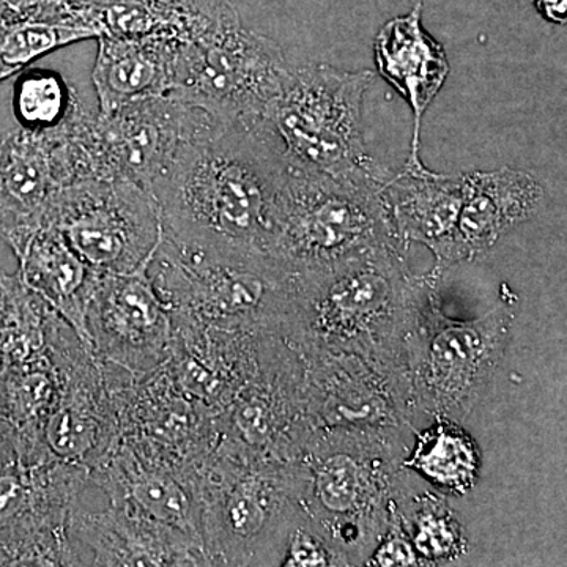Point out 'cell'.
I'll list each match as a JSON object with an SVG mask.
<instances>
[{
    "instance_id": "9a60e30c",
    "label": "cell",
    "mask_w": 567,
    "mask_h": 567,
    "mask_svg": "<svg viewBox=\"0 0 567 567\" xmlns=\"http://www.w3.org/2000/svg\"><path fill=\"white\" fill-rule=\"evenodd\" d=\"M74 566H210L200 540L164 527L121 503L70 517Z\"/></svg>"
},
{
    "instance_id": "7402d4cb",
    "label": "cell",
    "mask_w": 567,
    "mask_h": 567,
    "mask_svg": "<svg viewBox=\"0 0 567 567\" xmlns=\"http://www.w3.org/2000/svg\"><path fill=\"white\" fill-rule=\"evenodd\" d=\"M17 259L22 284L43 298L89 349L85 315L100 275L47 224L29 238Z\"/></svg>"
},
{
    "instance_id": "ac0fdd59",
    "label": "cell",
    "mask_w": 567,
    "mask_h": 567,
    "mask_svg": "<svg viewBox=\"0 0 567 567\" xmlns=\"http://www.w3.org/2000/svg\"><path fill=\"white\" fill-rule=\"evenodd\" d=\"M423 0L404 17L388 21L374 41L377 70L412 107V151L405 166L423 167L420 158L423 117L450 74L445 48L424 31Z\"/></svg>"
},
{
    "instance_id": "5bb4252c",
    "label": "cell",
    "mask_w": 567,
    "mask_h": 567,
    "mask_svg": "<svg viewBox=\"0 0 567 567\" xmlns=\"http://www.w3.org/2000/svg\"><path fill=\"white\" fill-rule=\"evenodd\" d=\"M89 480L107 502L203 543L196 464L148 440L118 436L106 457L89 470Z\"/></svg>"
},
{
    "instance_id": "8992f818",
    "label": "cell",
    "mask_w": 567,
    "mask_h": 567,
    "mask_svg": "<svg viewBox=\"0 0 567 567\" xmlns=\"http://www.w3.org/2000/svg\"><path fill=\"white\" fill-rule=\"evenodd\" d=\"M147 275L175 320L278 336L295 282V274L262 252L207 251L164 237Z\"/></svg>"
},
{
    "instance_id": "d6986e66",
    "label": "cell",
    "mask_w": 567,
    "mask_h": 567,
    "mask_svg": "<svg viewBox=\"0 0 567 567\" xmlns=\"http://www.w3.org/2000/svg\"><path fill=\"white\" fill-rule=\"evenodd\" d=\"M395 237L406 248L424 245L436 265L454 264V241L462 207V174H439L409 167L391 174L383 185Z\"/></svg>"
},
{
    "instance_id": "603a6c76",
    "label": "cell",
    "mask_w": 567,
    "mask_h": 567,
    "mask_svg": "<svg viewBox=\"0 0 567 567\" xmlns=\"http://www.w3.org/2000/svg\"><path fill=\"white\" fill-rule=\"evenodd\" d=\"M91 39L92 33L74 22L63 0L28 9L0 3V84L43 55Z\"/></svg>"
},
{
    "instance_id": "e0dca14e",
    "label": "cell",
    "mask_w": 567,
    "mask_h": 567,
    "mask_svg": "<svg viewBox=\"0 0 567 567\" xmlns=\"http://www.w3.org/2000/svg\"><path fill=\"white\" fill-rule=\"evenodd\" d=\"M61 128H21L0 141V240L14 256L43 226L48 208L62 188L55 166Z\"/></svg>"
},
{
    "instance_id": "7c38bea8",
    "label": "cell",
    "mask_w": 567,
    "mask_h": 567,
    "mask_svg": "<svg viewBox=\"0 0 567 567\" xmlns=\"http://www.w3.org/2000/svg\"><path fill=\"white\" fill-rule=\"evenodd\" d=\"M91 486L84 466L20 458L0 470V565L74 566L70 517Z\"/></svg>"
},
{
    "instance_id": "f1b7e54d",
    "label": "cell",
    "mask_w": 567,
    "mask_h": 567,
    "mask_svg": "<svg viewBox=\"0 0 567 567\" xmlns=\"http://www.w3.org/2000/svg\"><path fill=\"white\" fill-rule=\"evenodd\" d=\"M537 13L551 24H566L567 0H535Z\"/></svg>"
},
{
    "instance_id": "9c48e42d",
    "label": "cell",
    "mask_w": 567,
    "mask_h": 567,
    "mask_svg": "<svg viewBox=\"0 0 567 567\" xmlns=\"http://www.w3.org/2000/svg\"><path fill=\"white\" fill-rule=\"evenodd\" d=\"M511 327L513 316L503 309L473 322L446 319L435 276H424L404 339V374L416 410L464 420L498 369Z\"/></svg>"
},
{
    "instance_id": "52a82bcc",
    "label": "cell",
    "mask_w": 567,
    "mask_h": 567,
    "mask_svg": "<svg viewBox=\"0 0 567 567\" xmlns=\"http://www.w3.org/2000/svg\"><path fill=\"white\" fill-rule=\"evenodd\" d=\"M218 122L171 96L112 112H89L81 103L55 147L59 181L62 188L84 181L132 182L152 193L183 145Z\"/></svg>"
},
{
    "instance_id": "277c9868",
    "label": "cell",
    "mask_w": 567,
    "mask_h": 567,
    "mask_svg": "<svg viewBox=\"0 0 567 567\" xmlns=\"http://www.w3.org/2000/svg\"><path fill=\"white\" fill-rule=\"evenodd\" d=\"M200 536L210 566L281 565L305 520L295 461H259L215 445L197 464Z\"/></svg>"
},
{
    "instance_id": "d4e9b609",
    "label": "cell",
    "mask_w": 567,
    "mask_h": 567,
    "mask_svg": "<svg viewBox=\"0 0 567 567\" xmlns=\"http://www.w3.org/2000/svg\"><path fill=\"white\" fill-rule=\"evenodd\" d=\"M394 511L421 565H445L464 557V532L443 499L432 494L410 495L404 486L395 496Z\"/></svg>"
},
{
    "instance_id": "5b68a950",
    "label": "cell",
    "mask_w": 567,
    "mask_h": 567,
    "mask_svg": "<svg viewBox=\"0 0 567 567\" xmlns=\"http://www.w3.org/2000/svg\"><path fill=\"white\" fill-rule=\"evenodd\" d=\"M385 183L289 167L262 252L284 270L303 275L379 246H402L383 196Z\"/></svg>"
},
{
    "instance_id": "cb8c5ba5",
    "label": "cell",
    "mask_w": 567,
    "mask_h": 567,
    "mask_svg": "<svg viewBox=\"0 0 567 567\" xmlns=\"http://www.w3.org/2000/svg\"><path fill=\"white\" fill-rule=\"evenodd\" d=\"M402 465L445 494L464 495L480 477L481 453L457 421L436 420L416 435Z\"/></svg>"
},
{
    "instance_id": "30bf717a",
    "label": "cell",
    "mask_w": 567,
    "mask_h": 567,
    "mask_svg": "<svg viewBox=\"0 0 567 567\" xmlns=\"http://www.w3.org/2000/svg\"><path fill=\"white\" fill-rule=\"evenodd\" d=\"M99 275L148 267L163 240L159 205L132 182L84 181L63 186L44 223Z\"/></svg>"
},
{
    "instance_id": "7a4b0ae2",
    "label": "cell",
    "mask_w": 567,
    "mask_h": 567,
    "mask_svg": "<svg viewBox=\"0 0 567 567\" xmlns=\"http://www.w3.org/2000/svg\"><path fill=\"white\" fill-rule=\"evenodd\" d=\"M404 248L379 246L295 276L281 338L298 353H353L404 374V339L423 276Z\"/></svg>"
},
{
    "instance_id": "484cf974",
    "label": "cell",
    "mask_w": 567,
    "mask_h": 567,
    "mask_svg": "<svg viewBox=\"0 0 567 567\" xmlns=\"http://www.w3.org/2000/svg\"><path fill=\"white\" fill-rule=\"evenodd\" d=\"M11 104L21 128L52 132L69 121L81 100L58 71L25 69L17 74Z\"/></svg>"
},
{
    "instance_id": "f546056e",
    "label": "cell",
    "mask_w": 567,
    "mask_h": 567,
    "mask_svg": "<svg viewBox=\"0 0 567 567\" xmlns=\"http://www.w3.org/2000/svg\"><path fill=\"white\" fill-rule=\"evenodd\" d=\"M44 2H48V0H0V3L14 7V9H28V7L40 6Z\"/></svg>"
},
{
    "instance_id": "8fae6325",
    "label": "cell",
    "mask_w": 567,
    "mask_h": 567,
    "mask_svg": "<svg viewBox=\"0 0 567 567\" xmlns=\"http://www.w3.org/2000/svg\"><path fill=\"white\" fill-rule=\"evenodd\" d=\"M292 69L275 40L244 25L204 43L182 44L171 99L223 123L264 118Z\"/></svg>"
},
{
    "instance_id": "ffe728a7",
    "label": "cell",
    "mask_w": 567,
    "mask_h": 567,
    "mask_svg": "<svg viewBox=\"0 0 567 567\" xmlns=\"http://www.w3.org/2000/svg\"><path fill=\"white\" fill-rule=\"evenodd\" d=\"M543 197V185L525 171L499 167L462 174L454 264L494 248L503 235L535 215Z\"/></svg>"
},
{
    "instance_id": "4fadbf2b",
    "label": "cell",
    "mask_w": 567,
    "mask_h": 567,
    "mask_svg": "<svg viewBox=\"0 0 567 567\" xmlns=\"http://www.w3.org/2000/svg\"><path fill=\"white\" fill-rule=\"evenodd\" d=\"M85 331L96 360L141 377L169 357L174 319L144 268L128 275H100L89 301Z\"/></svg>"
},
{
    "instance_id": "3957f363",
    "label": "cell",
    "mask_w": 567,
    "mask_h": 567,
    "mask_svg": "<svg viewBox=\"0 0 567 567\" xmlns=\"http://www.w3.org/2000/svg\"><path fill=\"white\" fill-rule=\"evenodd\" d=\"M404 435L315 431L295 458L305 522L341 566L364 565L390 528L405 486Z\"/></svg>"
},
{
    "instance_id": "2e32d148",
    "label": "cell",
    "mask_w": 567,
    "mask_h": 567,
    "mask_svg": "<svg viewBox=\"0 0 567 567\" xmlns=\"http://www.w3.org/2000/svg\"><path fill=\"white\" fill-rule=\"evenodd\" d=\"M93 39L158 40L193 44L241 25L230 0H63Z\"/></svg>"
},
{
    "instance_id": "4316f807",
    "label": "cell",
    "mask_w": 567,
    "mask_h": 567,
    "mask_svg": "<svg viewBox=\"0 0 567 567\" xmlns=\"http://www.w3.org/2000/svg\"><path fill=\"white\" fill-rule=\"evenodd\" d=\"M281 566L315 567L341 566L322 537L306 522H300L290 533L281 559Z\"/></svg>"
},
{
    "instance_id": "83f0119b",
    "label": "cell",
    "mask_w": 567,
    "mask_h": 567,
    "mask_svg": "<svg viewBox=\"0 0 567 567\" xmlns=\"http://www.w3.org/2000/svg\"><path fill=\"white\" fill-rule=\"evenodd\" d=\"M365 566H421V559L417 557L412 540L406 536L404 528L399 524L393 514L390 528L385 536L377 544L372 554L365 559Z\"/></svg>"
},
{
    "instance_id": "44dd1931",
    "label": "cell",
    "mask_w": 567,
    "mask_h": 567,
    "mask_svg": "<svg viewBox=\"0 0 567 567\" xmlns=\"http://www.w3.org/2000/svg\"><path fill=\"white\" fill-rule=\"evenodd\" d=\"M92 82L100 112L169 95L182 43L100 37Z\"/></svg>"
},
{
    "instance_id": "6da1fadb",
    "label": "cell",
    "mask_w": 567,
    "mask_h": 567,
    "mask_svg": "<svg viewBox=\"0 0 567 567\" xmlns=\"http://www.w3.org/2000/svg\"><path fill=\"white\" fill-rule=\"evenodd\" d=\"M287 169L281 144L265 118L216 123L183 145L152 186L163 237L207 251L262 252Z\"/></svg>"
},
{
    "instance_id": "ba28073f",
    "label": "cell",
    "mask_w": 567,
    "mask_h": 567,
    "mask_svg": "<svg viewBox=\"0 0 567 567\" xmlns=\"http://www.w3.org/2000/svg\"><path fill=\"white\" fill-rule=\"evenodd\" d=\"M372 71L327 63L292 70L286 87L264 115L290 169L386 182L390 171L365 151L361 111Z\"/></svg>"
}]
</instances>
